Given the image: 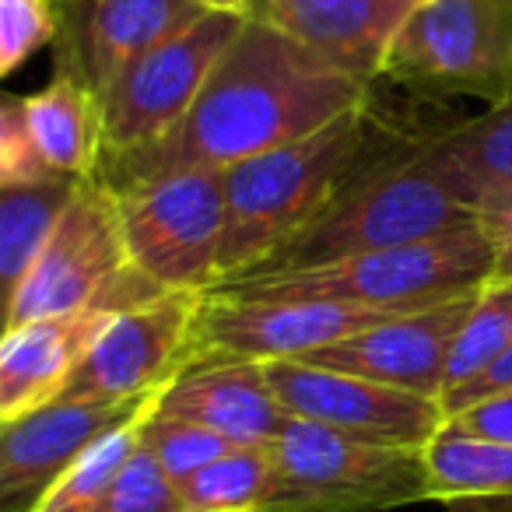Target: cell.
Instances as JSON below:
<instances>
[{"mask_svg":"<svg viewBox=\"0 0 512 512\" xmlns=\"http://www.w3.org/2000/svg\"><path fill=\"white\" fill-rule=\"evenodd\" d=\"M376 85L348 78L264 18L246 15L197 102L169 137L134 155L106 158V186L172 169H232L253 155L302 141L362 106Z\"/></svg>","mask_w":512,"mask_h":512,"instance_id":"1","label":"cell"},{"mask_svg":"<svg viewBox=\"0 0 512 512\" xmlns=\"http://www.w3.org/2000/svg\"><path fill=\"white\" fill-rule=\"evenodd\" d=\"M418 123V116L372 88L362 106L341 113L316 134L225 169V242L214 285L249 271L292 239L379 151Z\"/></svg>","mask_w":512,"mask_h":512,"instance_id":"2","label":"cell"},{"mask_svg":"<svg viewBox=\"0 0 512 512\" xmlns=\"http://www.w3.org/2000/svg\"><path fill=\"white\" fill-rule=\"evenodd\" d=\"M446 123L449 120H421L404 137H397L309 225H302L274 253H267L249 271L228 281L334 264V260H348L358 253L407 246V242L435 239V235L477 225V204H470L456 186H449V179L425 155L428 141Z\"/></svg>","mask_w":512,"mask_h":512,"instance_id":"3","label":"cell"},{"mask_svg":"<svg viewBox=\"0 0 512 512\" xmlns=\"http://www.w3.org/2000/svg\"><path fill=\"white\" fill-rule=\"evenodd\" d=\"M491 281V242L481 225L407 246L358 253L334 264L267 278L228 281L207 295L232 299H320L344 306L383 309V313H421L442 302L481 292Z\"/></svg>","mask_w":512,"mask_h":512,"instance_id":"4","label":"cell"},{"mask_svg":"<svg viewBox=\"0 0 512 512\" xmlns=\"http://www.w3.org/2000/svg\"><path fill=\"white\" fill-rule=\"evenodd\" d=\"M267 449L274 460L267 512H386L435 498L425 449L372 446L292 414Z\"/></svg>","mask_w":512,"mask_h":512,"instance_id":"5","label":"cell"},{"mask_svg":"<svg viewBox=\"0 0 512 512\" xmlns=\"http://www.w3.org/2000/svg\"><path fill=\"white\" fill-rule=\"evenodd\" d=\"M407 99L442 106L512 95V0H421L386 53L383 78Z\"/></svg>","mask_w":512,"mask_h":512,"instance_id":"6","label":"cell"},{"mask_svg":"<svg viewBox=\"0 0 512 512\" xmlns=\"http://www.w3.org/2000/svg\"><path fill=\"white\" fill-rule=\"evenodd\" d=\"M158 292L162 288L130 267L116 197L99 176H92L78 186L71 207L15 295L4 299V330L78 313L99 302L127 309Z\"/></svg>","mask_w":512,"mask_h":512,"instance_id":"7","label":"cell"},{"mask_svg":"<svg viewBox=\"0 0 512 512\" xmlns=\"http://www.w3.org/2000/svg\"><path fill=\"white\" fill-rule=\"evenodd\" d=\"M130 267L162 292H207L225 242V172L172 169L109 186Z\"/></svg>","mask_w":512,"mask_h":512,"instance_id":"8","label":"cell"},{"mask_svg":"<svg viewBox=\"0 0 512 512\" xmlns=\"http://www.w3.org/2000/svg\"><path fill=\"white\" fill-rule=\"evenodd\" d=\"M242 22L246 15L207 11L190 29L137 57L102 95V120H106L102 162L134 155L169 137L190 113L232 39L239 36Z\"/></svg>","mask_w":512,"mask_h":512,"instance_id":"9","label":"cell"},{"mask_svg":"<svg viewBox=\"0 0 512 512\" xmlns=\"http://www.w3.org/2000/svg\"><path fill=\"white\" fill-rule=\"evenodd\" d=\"M207 292H158L109 316L57 400H130L162 393L193 358Z\"/></svg>","mask_w":512,"mask_h":512,"instance_id":"10","label":"cell"},{"mask_svg":"<svg viewBox=\"0 0 512 512\" xmlns=\"http://www.w3.org/2000/svg\"><path fill=\"white\" fill-rule=\"evenodd\" d=\"M400 313L320 299H232L204 295L193 330V362H299Z\"/></svg>","mask_w":512,"mask_h":512,"instance_id":"11","label":"cell"},{"mask_svg":"<svg viewBox=\"0 0 512 512\" xmlns=\"http://www.w3.org/2000/svg\"><path fill=\"white\" fill-rule=\"evenodd\" d=\"M264 369L274 397L292 418L316 421L358 442L428 449V442L449 425L439 397L309 362H267Z\"/></svg>","mask_w":512,"mask_h":512,"instance_id":"12","label":"cell"},{"mask_svg":"<svg viewBox=\"0 0 512 512\" xmlns=\"http://www.w3.org/2000/svg\"><path fill=\"white\" fill-rule=\"evenodd\" d=\"M158 393L130 400H50L0 421V512H36L50 488L106 435L155 411Z\"/></svg>","mask_w":512,"mask_h":512,"instance_id":"13","label":"cell"},{"mask_svg":"<svg viewBox=\"0 0 512 512\" xmlns=\"http://www.w3.org/2000/svg\"><path fill=\"white\" fill-rule=\"evenodd\" d=\"M477 295L481 292L421 309V313L390 316V320L376 323V327L362 330L348 341L313 351L299 362L351 372V376L376 379V383L425 393V397H442L449 351H453V341Z\"/></svg>","mask_w":512,"mask_h":512,"instance_id":"14","label":"cell"},{"mask_svg":"<svg viewBox=\"0 0 512 512\" xmlns=\"http://www.w3.org/2000/svg\"><path fill=\"white\" fill-rule=\"evenodd\" d=\"M57 8V57L78 64L99 95L137 57L207 15L197 0H57Z\"/></svg>","mask_w":512,"mask_h":512,"instance_id":"15","label":"cell"},{"mask_svg":"<svg viewBox=\"0 0 512 512\" xmlns=\"http://www.w3.org/2000/svg\"><path fill=\"white\" fill-rule=\"evenodd\" d=\"M421 0H253L249 15L278 25L330 67L379 85L386 53Z\"/></svg>","mask_w":512,"mask_h":512,"instance_id":"16","label":"cell"},{"mask_svg":"<svg viewBox=\"0 0 512 512\" xmlns=\"http://www.w3.org/2000/svg\"><path fill=\"white\" fill-rule=\"evenodd\" d=\"M158 414L183 418L232 446H271L288 411L260 362H193L158 393Z\"/></svg>","mask_w":512,"mask_h":512,"instance_id":"17","label":"cell"},{"mask_svg":"<svg viewBox=\"0 0 512 512\" xmlns=\"http://www.w3.org/2000/svg\"><path fill=\"white\" fill-rule=\"evenodd\" d=\"M120 309L123 306L116 302H99V306L78 309V313L4 330V341H0V421H15L57 400L88 344Z\"/></svg>","mask_w":512,"mask_h":512,"instance_id":"18","label":"cell"},{"mask_svg":"<svg viewBox=\"0 0 512 512\" xmlns=\"http://www.w3.org/2000/svg\"><path fill=\"white\" fill-rule=\"evenodd\" d=\"M25 127L53 172L92 179L106 155L102 95L78 64L60 60L53 81L36 95H22Z\"/></svg>","mask_w":512,"mask_h":512,"instance_id":"19","label":"cell"},{"mask_svg":"<svg viewBox=\"0 0 512 512\" xmlns=\"http://www.w3.org/2000/svg\"><path fill=\"white\" fill-rule=\"evenodd\" d=\"M425 155L470 204L484 193L512 186V95L481 116L449 120L428 141Z\"/></svg>","mask_w":512,"mask_h":512,"instance_id":"20","label":"cell"},{"mask_svg":"<svg viewBox=\"0 0 512 512\" xmlns=\"http://www.w3.org/2000/svg\"><path fill=\"white\" fill-rule=\"evenodd\" d=\"M81 183L85 179L53 176L39 179V183L0 186V285H4V299H11L25 274L32 271Z\"/></svg>","mask_w":512,"mask_h":512,"instance_id":"21","label":"cell"},{"mask_svg":"<svg viewBox=\"0 0 512 512\" xmlns=\"http://www.w3.org/2000/svg\"><path fill=\"white\" fill-rule=\"evenodd\" d=\"M435 502L512 498V446L446 425L425 449Z\"/></svg>","mask_w":512,"mask_h":512,"instance_id":"22","label":"cell"},{"mask_svg":"<svg viewBox=\"0 0 512 512\" xmlns=\"http://www.w3.org/2000/svg\"><path fill=\"white\" fill-rule=\"evenodd\" d=\"M274 460L267 446H235L179 484L183 512H267Z\"/></svg>","mask_w":512,"mask_h":512,"instance_id":"23","label":"cell"},{"mask_svg":"<svg viewBox=\"0 0 512 512\" xmlns=\"http://www.w3.org/2000/svg\"><path fill=\"white\" fill-rule=\"evenodd\" d=\"M509 348H512V285H484L481 295L474 299V306H470L467 320H463L460 334H456L453 351H449L442 397L453 393L456 386L470 383L474 376H481Z\"/></svg>","mask_w":512,"mask_h":512,"instance_id":"24","label":"cell"},{"mask_svg":"<svg viewBox=\"0 0 512 512\" xmlns=\"http://www.w3.org/2000/svg\"><path fill=\"white\" fill-rule=\"evenodd\" d=\"M151 414V411H148ZM144 414V418H148ZM130 421L120 432L106 435L102 442H95L64 477L50 488V495L43 498L36 512H85L99 495H106L113 488L116 477L127 470V463L134 460L137 446H141V421Z\"/></svg>","mask_w":512,"mask_h":512,"instance_id":"25","label":"cell"},{"mask_svg":"<svg viewBox=\"0 0 512 512\" xmlns=\"http://www.w3.org/2000/svg\"><path fill=\"white\" fill-rule=\"evenodd\" d=\"M141 442L151 449V456L158 460V467L165 470L172 484H183L197 474L200 467L214 463L218 456H225L228 449H235L228 439L207 432V428L193 425L183 418H169V414L151 411L141 421Z\"/></svg>","mask_w":512,"mask_h":512,"instance_id":"26","label":"cell"},{"mask_svg":"<svg viewBox=\"0 0 512 512\" xmlns=\"http://www.w3.org/2000/svg\"><path fill=\"white\" fill-rule=\"evenodd\" d=\"M85 512H183V498L158 467L151 449L141 442L127 470L113 481V488L95 498Z\"/></svg>","mask_w":512,"mask_h":512,"instance_id":"27","label":"cell"},{"mask_svg":"<svg viewBox=\"0 0 512 512\" xmlns=\"http://www.w3.org/2000/svg\"><path fill=\"white\" fill-rule=\"evenodd\" d=\"M57 0H0V74H15L32 53L57 43Z\"/></svg>","mask_w":512,"mask_h":512,"instance_id":"28","label":"cell"},{"mask_svg":"<svg viewBox=\"0 0 512 512\" xmlns=\"http://www.w3.org/2000/svg\"><path fill=\"white\" fill-rule=\"evenodd\" d=\"M46 158L32 144L29 127H25L22 113V95H4L0 106V186H18V183H39V179H53Z\"/></svg>","mask_w":512,"mask_h":512,"instance_id":"29","label":"cell"},{"mask_svg":"<svg viewBox=\"0 0 512 512\" xmlns=\"http://www.w3.org/2000/svg\"><path fill=\"white\" fill-rule=\"evenodd\" d=\"M477 225L491 242L488 285H512V186L491 190L477 200Z\"/></svg>","mask_w":512,"mask_h":512,"instance_id":"30","label":"cell"},{"mask_svg":"<svg viewBox=\"0 0 512 512\" xmlns=\"http://www.w3.org/2000/svg\"><path fill=\"white\" fill-rule=\"evenodd\" d=\"M509 390H512V348L505 351L498 362H491L481 376H474L470 383L446 393L442 407H446V418H456V414H463L467 407L481 404V400H488V397H498V393H509Z\"/></svg>","mask_w":512,"mask_h":512,"instance_id":"31","label":"cell"},{"mask_svg":"<svg viewBox=\"0 0 512 512\" xmlns=\"http://www.w3.org/2000/svg\"><path fill=\"white\" fill-rule=\"evenodd\" d=\"M449 425H456L467 435H481V439H495V442H509L512 446V390L488 397L481 404L467 407L463 414L449 418Z\"/></svg>","mask_w":512,"mask_h":512,"instance_id":"32","label":"cell"},{"mask_svg":"<svg viewBox=\"0 0 512 512\" xmlns=\"http://www.w3.org/2000/svg\"><path fill=\"white\" fill-rule=\"evenodd\" d=\"M449 512H512V498H453Z\"/></svg>","mask_w":512,"mask_h":512,"instance_id":"33","label":"cell"},{"mask_svg":"<svg viewBox=\"0 0 512 512\" xmlns=\"http://www.w3.org/2000/svg\"><path fill=\"white\" fill-rule=\"evenodd\" d=\"M197 4L207 11H232V15H249L253 11V0H197Z\"/></svg>","mask_w":512,"mask_h":512,"instance_id":"34","label":"cell"}]
</instances>
